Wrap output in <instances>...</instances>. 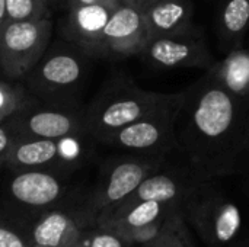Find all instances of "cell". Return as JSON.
I'll use <instances>...</instances> for the list:
<instances>
[{"instance_id":"7402d4cb","label":"cell","mask_w":249,"mask_h":247,"mask_svg":"<svg viewBox=\"0 0 249 247\" xmlns=\"http://www.w3.org/2000/svg\"><path fill=\"white\" fill-rule=\"evenodd\" d=\"M50 6L47 0H6V23L51 17Z\"/></svg>"},{"instance_id":"3957f363","label":"cell","mask_w":249,"mask_h":247,"mask_svg":"<svg viewBox=\"0 0 249 247\" xmlns=\"http://www.w3.org/2000/svg\"><path fill=\"white\" fill-rule=\"evenodd\" d=\"M184 90L144 116L112 134L104 144L127 153L172 156L178 153L177 121L184 103Z\"/></svg>"},{"instance_id":"1f68e13d","label":"cell","mask_w":249,"mask_h":247,"mask_svg":"<svg viewBox=\"0 0 249 247\" xmlns=\"http://www.w3.org/2000/svg\"><path fill=\"white\" fill-rule=\"evenodd\" d=\"M71 247H80V246H79V245H76V246H71Z\"/></svg>"},{"instance_id":"6da1fadb","label":"cell","mask_w":249,"mask_h":247,"mask_svg":"<svg viewBox=\"0 0 249 247\" xmlns=\"http://www.w3.org/2000/svg\"><path fill=\"white\" fill-rule=\"evenodd\" d=\"M184 95L177 121L179 157L210 182L235 173L249 148V99L228 92L209 70Z\"/></svg>"},{"instance_id":"83f0119b","label":"cell","mask_w":249,"mask_h":247,"mask_svg":"<svg viewBox=\"0 0 249 247\" xmlns=\"http://www.w3.org/2000/svg\"><path fill=\"white\" fill-rule=\"evenodd\" d=\"M6 25V0H0V35Z\"/></svg>"},{"instance_id":"484cf974","label":"cell","mask_w":249,"mask_h":247,"mask_svg":"<svg viewBox=\"0 0 249 247\" xmlns=\"http://www.w3.org/2000/svg\"><path fill=\"white\" fill-rule=\"evenodd\" d=\"M67 9L77 7V6H88V4H109V6H118L121 0H63Z\"/></svg>"},{"instance_id":"5b68a950","label":"cell","mask_w":249,"mask_h":247,"mask_svg":"<svg viewBox=\"0 0 249 247\" xmlns=\"http://www.w3.org/2000/svg\"><path fill=\"white\" fill-rule=\"evenodd\" d=\"M169 160L171 156L127 151L108 159L101 167L98 182L86 198V204L98 218L102 217L127 199L147 176L163 167Z\"/></svg>"},{"instance_id":"30bf717a","label":"cell","mask_w":249,"mask_h":247,"mask_svg":"<svg viewBox=\"0 0 249 247\" xmlns=\"http://www.w3.org/2000/svg\"><path fill=\"white\" fill-rule=\"evenodd\" d=\"M6 122L18 137L61 138L88 132L85 111L69 106H35L29 102Z\"/></svg>"},{"instance_id":"f546056e","label":"cell","mask_w":249,"mask_h":247,"mask_svg":"<svg viewBox=\"0 0 249 247\" xmlns=\"http://www.w3.org/2000/svg\"><path fill=\"white\" fill-rule=\"evenodd\" d=\"M47 1H48V3H51V4H53V3H55V1H60V0H47Z\"/></svg>"},{"instance_id":"4fadbf2b","label":"cell","mask_w":249,"mask_h":247,"mask_svg":"<svg viewBox=\"0 0 249 247\" xmlns=\"http://www.w3.org/2000/svg\"><path fill=\"white\" fill-rule=\"evenodd\" d=\"M115 7L109 4L70 7L63 23L64 38L89 58H107L104 32Z\"/></svg>"},{"instance_id":"d6a6232c","label":"cell","mask_w":249,"mask_h":247,"mask_svg":"<svg viewBox=\"0 0 249 247\" xmlns=\"http://www.w3.org/2000/svg\"><path fill=\"white\" fill-rule=\"evenodd\" d=\"M248 48H249V41H248Z\"/></svg>"},{"instance_id":"8992f818","label":"cell","mask_w":249,"mask_h":247,"mask_svg":"<svg viewBox=\"0 0 249 247\" xmlns=\"http://www.w3.org/2000/svg\"><path fill=\"white\" fill-rule=\"evenodd\" d=\"M206 185L181 207L188 227L207 247H229L242 230V214L235 202Z\"/></svg>"},{"instance_id":"44dd1931","label":"cell","mask_w":249,"mask_h":247,"mask_svg":"<svg viewBox=\"0 0 249 247\" xmlns=\"http://www.w3.org/2000/svg\"><path fill=\"white\" fill-rule=\"evenodd\" d=\"M28 103L29 98L23 86L12 79H0V124L9 121Z\"/></svg>"},{"instance_id":"f1b7e54d","label":"cell","mask_w":249,"mask_h":247,"mask_svg":"<svg viewBox=\"0 0 249 247\" xmlns=\"http://www.w3.org/2000/svg\"><path fill=\"white\" fill-rule=\"evenodd\" d=\"M229 247H249V243H242V245H236V246H232L231 245Z\"/></svg>"},{"instance_id":"cb8c5ba5","label":"cell","mask_w":249,"mask_h":247,"mask_svg":"<svg viewBox=\"0 0 249 247\" xmlns=\"http://www.w3.org/2000/svg\"><path fill=\"white\" fill-rule=\"evenodd\" d=\"M28 234L22 233L12 224L0 220V247H29Z\"/></svg>"},{"instance_id":"ac0fdd59","label":"cell","mask_w":249,"mask_h":247,"mask_svg":"<svg viewBox=\"0 0 249 247\" xmlns=\"http://www.w3.org/2000/svg\"><path fill=\"white\" fill-rule=\"evenodd\" d=\"M249 31V0H219L216 33L220 51L244 47Z\"/></svg>"},{"instance_id":"d4e9b609","label":"cell","mask_w":249,"mask_h":247,"mask_svg":"<svg viewBox=\"0 0 249 247\" xmlns=\"http://www.w3.org/2000/svg\"><path fill=\"white\" fill-rule=\"evenodd\" d=\"M16 140L15 132L7 125V122L0 124V167L6 166L9 153L13 147V143Z\"/></svg>"},{"instance_id":"277c9868","label":"cell","mask_w":249,"mask_h":247,"mask_svg":"<svg viewBox=\"0 0 249 247\" xmlns=\"http://www.w3.org/2000/svg\"><path fill=\"white\" fill-rule=\"evenodd\" d=\"M93 143L96 141L89 132L61 138L16 135L6 166L13 172L31 169H47L58 173L73 172L89 160Z\"/></svg>"},{"instance_id":"2e32d148","label":"cell","mask_w":249,"mask_h":247,"mask_svg":"<svg viewBox=\"0 0 249 247\" xmlns=\"http://www.w3.org/2000/svg\"><path fill=\"white\" fill-rule=\"evenodd\" d=\"M179 207L182 205L156 201L123 202L109 213L99 217L96 224L115 230L118 233H127L130 230L142 229L159 218H163Z\"/></svg>"},{"instance_id":"e0dca14e","label":"cell","mask_w":249,"mask_h":247,"mask_svg":"<svg viewBox=\"0 0 249 247\" xmlns=\"http://www.w3.org/2000/svg\"><path fill=\"white\" fill-rule=\"evenodd\" d=\"M143 13L150 38L185 32L196 26L191 0H155Z\"/></svg>"},{"instance_id":"52a82bcc","label":"cell","mask_w":249,"mask_h":247,"mask_svg":"<svg viewBox=\"0 0 249 247\" xmlns=\"http://www.w3.org/2000/svg\"><path fill=\"white\" fill-rule=\"evenodd\" d=\"M51 17L7 22L0 35V70L12 80L26 77L48 51Z\"/></svg>"},{"instance_id":"603a6c76","label":"cell","mask_w":249,"mask_h":247,"mask_svg":"<svg viewBox=\"0 0 249 247\" xmlns=\"http://www.w3.org/2000/svg\"><path fill=\"white\" fill-rule=\"evenodd\" d=\"M80 247H136L128 239L115 230L104 226H93L89 229L79 242Z\"/></svg>"},{"instance_id":"4dcf8cb0","label":"cell","mask_w":249,"mask_h":247,"mask_svg":"<svg viewBox=\"0 0 249 247\" xmlns=\"http://www.w3.org/2000/svg\"><path fill=\"white\" fill-rule=\"evenodd\" d=\"M29 247H44V246H38V245H31Z\"/></svg>"},{"instance_id":"8fae6325","label":"cell","mask_w":249,"mask_h":247,"mask_svg":"<svg viewBox=\"0 0 249 247\" xmlns=\"http://www.w3.org/2000/svg\"><path fill=\"white\" fill-rule=\"evenodd\" d=\"M209 183L212 182L201 178L179 157L178 163L169 160L163 167L147 176L139 185V188L123 202L156 201L182 205L190 197H193Z\"/></svg>"},{"instance_id":"5bb4252c","label":"cell","mask_w":249,"mask_h":247,"mask_svg":"<svg viewBox=\"0 0 249 247\" xmlns=\"http://www.w3.org/2000/svg\"><path fill=\"white\" fill-rule=\"evenodd\" d=\"M150 39L143 10L120 3L105 26L104 41L107 58L140 55Z\"/></svg>"},{"instance_id":"ffe728a7","label":"cell","mask_w":249,"mask_h":247,"mask_svg":"<svg viewBox=\"0 0 249 247\" xmlns=\"http://www.w3.org/2000/svg\"><path fill=\"white\" fill-rule=\"evenodd\" d=\"M139 247H196L191 229L184 218L181 207L169 214L166 227L159 237Z\"/></svg>"},{"instance_id":"7c38bea8","label":"cell","mask_w":249,"mask_h":247,"mask_svg":"<svg viewBox=\"0 0 249 247\" xmlns=\"http://www.w3.org/2000/svg\"><path fill=\"white\" fill-rule=\"evenodd\" d=\"M98 217L86 201L80 207L47 210L31 227V245L44 247H71L79 245L83 234L96 226Z\"/></svg>"},{"instance_id":"d6986e66","label":"cell","mask_w":249,"mask_h":247,"mask_svg":"<svg viewBox=\"0 0 249 247\" xmlns=\"http://www.w3.org/2000/svg\"><path fill=\"white\" fill-rule=\"evenodd\" d=\"M209 71L232 95L249 99V48H235L216 61Z\"/></svg>"},{"instance_id":"4316f807","label":"cell","mask_w":249,"mask_h":247,"mask_svg":"<svg viewBox=\"0 0 249 247\" xmlns=\"http://www.w3.org/2000/svg\"><path fill=\"white\" fill-rule=\"evenodd\" d=\"M155 0H121V3H125L128 6H133V7H137L140 10H144L147 6H150Z\"/></svg>"},{"instance_id":"7a4b0ae2","label":"cell","mask_w":249,"mask_h":247,"mask_svg":"<svg viewBox=\"0 0 249 247\" xmlns=\"http://www.w3.org/2000/svg\"><path fill=\"white\" fill-rule=\"evenodd\" d=\"M172 95L144 90L128 76H118L102 87L85 111L86 130L96 143L104 144L118 130L160 106Z\"/></svg>"},{"instance_id":"9a60e30c","label":"cell","mask_w":249,"mask_h":247,"mask_svg":"<svg viewBox=\"0 0 249 247\" xmlns=\"http://www.w3.org/2000/svg\"><path fill=\"white\" fill-rule=\"evenodd\" d=\"M9 195L23 207L51 210L67 195V185L61 175L54 170H19L9 182Z\"/></svg>"},{"instance_id":"ba28073f","label":"cell","mask_w":249,"mask_h":247,"mask_svg":"<svg viewBox=\"0 0 249 247\" xmlns=\"http://www.w3.org/2000/svg\"><path fill=\"white\" fill-rule=\"evenodd\" d=\"M140 57L159 70L200 68L206 71L216 63L204 31L197 25L185 32L150 38Z\"/></svg>"},{"instance_id":"9c48e42d","label":"cell","mask_w":249,"mask_h":247,"mask_svg":"<svg viewBox=\"0 0 249 247\" xmlns=\"http://www.w3.org/2000/svg\"><path fill=\"white\" fill-rule=\"evenodd\" d=\"M88 58L77 47L50 49L26 76L29 86L44 98L69 93L83 80L88 70Z\"/></svg>"}]
</instances>
